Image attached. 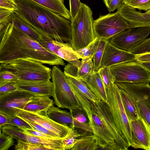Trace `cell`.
Here are the masks:
<instances>
[{
    "label": "cell",
    "instance_id": "6da1fadb",
    "mask_svg": "<svg viewBox=\"0 0 150 150\" xmlns=\"http://www.w3.org/2000/svg\"><path fill=\"white\" fill-rule=\"evenodd\" d=\"M19 59L50 65H65L63 59L48 51L10 22L0 30V63Z\"/></svg>",
    "mask_w": 150,
    "mask_h": 150
},
{
    "label": "cell",
    "instance_id": "d6a6232c",
    "mask_svg": "<svg viewBox=\"0 0 150 150\" xmlns=\"http://www.w3.org/2000/svg\"><path fill=\"white\" fill-rule=\"evenodd\" d=\"M108 41L105 39H99L97 49L93 59L94 69L96 71H98L100 68L102 59Z\"/></svg>",
    "mask_w": 150,
    "mask_h": 150
},
{
    "label": "cell",
    "instance_id": "f5cc1de1",
    "mask_svg": "<svg viewBox=\"0 0 150 150\" xmlns=\"http://www.w3.org/2000/svg\"><path fill=\"white\" fill-rule=\"evenodd\" d=\"M130 0H124V3L127 4Z\"/></svg>",
    "mask_w": 150,
    "mask_h": 150
},
{
    "label": "cell",
    "instance_id": "816d5d0a",
    "mask_svg": "<svg viewBox=\"0 0 150 150\" xmlns=\"http://www.w3.org/2000/svg\"><path fill=\"white\" fill-rule=\"evenodd\" d=\"M105 5L107 7L111 0H103Z\"/></svg>",
    "mask_w": 150,
    "mask_h": 150
},
{
    "label": "cell",
    "instance_id": "4fadbf2b",
    "mask_svg": "<svg viewBox=\"0 0 150 150\" xmlns=\"http://www.w3.org/2000/svg\"><path fill=\"white\" fill-rule=\"evenodd\" d=\"M67 81L77 99L81 108L88 117L92 112V103L100 100L90 90L82 80L65 74Z\"/></svg>",
    "mask_w": 150,
    "mask_h": 150
},
{
    "label": "cell",
    "instance_id": "7c38bea8",
    "mask_svg": "<svg viewBox=\"0 0 150 150\" xmlns=\"http://www.w3.org/2000/svg\"><path fill=\"white\" fill-rule=\"evenodd\" d=\"M47 110L38 112L21 110L16 115L21 118L37 123L47 129L64 137L70 129L66 124L58 123L52 119L47 115Z\"/></svg>",
    "mask_w": 150,
    "mask_h": 150
},
{
    "label": "cell",
    "instance_id": "d4e9b609",
    "mask_svg": "<svg viewBox=\"0 0 150 150\" xmlns=\"http://www.w3.org/2000/svg\"><path fill=\"white\" fill-rule=\"evenodd\" d=\"M68 19L71 18L69 11L66 8L63 0H30Z\"/></svg>",
    "mask_w": 150,
    "mask_h": 150
},
{
    "label": "cell",
    "instance_id": "ac0fdd59",
    "mask_svg": "<svg viewBox=\"0 0 150 150\" xmlns=\"http://www.w3.org/2000/svg\"><path fill=\"white\" fill-rule=\"evenodd\" d=\"M117 11L132 28L150 27V13L138 11L124 3L117 8Z\"/></svg>",
    "mask_w": 150,
    "mask_h": 150
},
{
    "label": "cell",
    "instance_id": "e0dca14e",
    "mask_svg": "<svg viewBox=\"0 0 150 150\" xmlns=\"http://www.w3.org/2000/svg\"><path fill=\"white\" fill-rule=\"evenodd\" d=\"M136 61V54L118 49L108 41L102 59L100 68Z\"/></svg>",
    "mask_w": 150,
    "mask_h": 150
},
{
    "label": "cell",
    "instance_id": "30bf717a",
    "mask_svg": "<svg viewBox=\"0 0 150 150\" xmlns=\"http://www.w3.org/2000/svg\"><path fill=\"white\" fill-rule=\"evenodd\" d=\"M37 95L29 92L16 90L0 93V112L9 117L16 116Z\"/></svg>",
    "mask_w": 150,
    "mask_h": 150
},
{
    "label": "cell",
    "instance_id": "836d02e7",
    "mask_svg": "<svg viewBox=\"0 0 150 150\" xmlns=\"http://www.w3.org/2000/svg\"><path fill=\"white\" fill-rule=\"evenodd\" d=\"M98 71L103 81L105 89L110 87L115 83V78L111 73L110 67L101 68Z\"/></svg>",
    "mask_w": 150,
    "mask_h": 150
},
{
    "label": "cell",
    "instance_id": "bcb514c9",
    "mask_svg": "<svg viewBox=\"0 0 150 150\" xmlns=\"http://www.w3.org/2000/svg\"><path fill=\"white\" fill-rule=\"evenodd\" d=\"M13 11L0 7V22L10 21Z\"/></svg>",
    "mask_w": 150,
    "mask_h": 150
},
{
    "label": "cell",
    "instance_id": "603a6c76",
    "mask_svg": "<svg viewBox=\"0 0 150 150\" xmlns=\"http://www.w3.org/2000/svg\"><path fill=\"white\" fill-rule=\"evenodd\" d=\"M54 102L50 97L46 95L37 94L25 106L23 110L35 112L47 110Z\"/></svg>",
    "mask_w": 150,
    "mask_h": 150
},
{
    "label": "cell",
    "instance_id": "cb8c5ba5",
    "mask_svg": "<svg viewBox=\"0 0 150 150\" xmlns=\"http://www.w3.org/2000/svg\"><path fill=\"white\" fill-rule=\"evenodd\" d=\"M81 134L71 150H97V138L93 133L85 131Z\"/></svg>",
    "mask_w": 150,
    "mask_h": 150
},
{
    "label": "cell",
    "instance_id": "2e32d148",
    "mask_svg": "<svg viewBox=\"0 0 150 150\" xmlns=\"http://www.w3.org/2000/svg\"><path fill=\"white\" fill-rule=\"evenodd\" d=\"M43 48L68 62L82 59L73 48L70 43H62L43 36L38 42Z\"/></svg>",
    "mask_w": 150,
    "mask_h": 150
},
{
    "label": "cell",
    "instance_id": "f6af8a7d",
    "mask_svg": "<svg viewBox=\"0 0 150 150\" xmlns=\"http://www.w3.org/2000/svg\"><path fill=\"white\" fill-rule=\"evenodd\" d=\"M15 82L0 83V93L14 91L17 89Z\"/></svg>",
    "mask_w": 150,
    "mask_h": 150
},
{
    "label": "cell",
    "instance_id": "7bdbcfd3",
    "mask_svg": "<svg viewBox=\"0 0 150 150\" xmlns=\"http://www.w3.org/2000/svg\"><path fill=\"white\" fill-rule=\"evenodd\" d=\"M71 20L75 16L79 10L82 3L79 0H69Z\"/></svg>",
    "mask_w": 150,
    "mask_h": 150
},
{
    "label": "cell",
    "instance_id": "f35d334b",
    "mask_svg": "<svg viewBox=\"0 0 150 150\" xmlns=\"http://www.w3.org/2000/svg\"><path fill=\"white\" fill-rule=\"evenodd\" d=\"M14 138L4 133L0 134V150H7L14 144Z\"/></svg>",
    "mask_w": 150,
    "mask_h": 150
},
{
    "label": "cell",
    "instance_id": "681fc988",
    "mask_svg": "<svg viewBox=\"0 0 150 150\" xmlns=\"http://www.w3.org/2000/svg\"><path fill=\"white\" fill-rule=\"evenodd\" d=\"M9 117L4 113L0 112V128L8 124Z\"/></svg>",
    "mask_w": 150,
    "mask_h": 150
},
{
    "label": "cell",
    "instance_id": "52a82bcc",
    "mask_svg": "<svg viewBox=\"0 0 150 150\" xmlns=\"http://www.w3.org/2000/svg\"><path fill=\"white\" fill-rule=\"evenodd\" d=\"M134 103L139 115L150 125V85L149 83L116 82Z\"/></svg>",
    "mask_w": 150,
    "mask_h": 150
},
{
    "label": "cell",
    "instance_id": "8d00e7d4",
    "mask_svg": "<svg viewBox=\"0 0 150 150\" xmlns=\"http://www.w3.org/2000/svg\"><path fill=\"white\" fill-rule=\"evenodd\" d=\"M127 5L140 10L147 11L150 9V0H130Z\"/></svg>",
    "mask_w": 150,
    "mask_h": 150
},
{
    "label": "cell",
    "instance_id": "4316f807",
    "mask_svg": "<svg viewBox=\"0 0 150 150\" xmlns=\"http://www.w3.org/2000/svg\"><path fill=\"white\" fill-rule=\"evenodd\" d=\"M10 22L15 26L22 31L33 40L38 42L42 39L43 36L24 21L13 12Z\"/></svg>",
    "mask_w": 150,
    "mask_h": 150
},
{
    "label": "cell",
    "instance_id": "484cf974",
    "mask_svg": "<svg viewBox=\"0 0 150 150\" xmlns=\"http://www.w3.org/2000/svg\"><path fill=\"white\" fill-rule=\"evenodd\" d=\"M27 134V142L41 144L50 150H63L62 142L63 138L41 137Z\"/></svg>",
    "mask_w": 150,
    "mask_h": 150
},
{
    "label": "cell",
    "instance_id": "44dd1931",
    "mask_svg": "<svg viewBox=\"0 0 150 150\" xmlns=\"http://www.w3.org/2000/svg\"><path fill=\"white\" fill-rule=\"evenodd\" d=\"M88 117L93 134L99 140L109 144L117 143L112 135L92 108V113Z\"/></svg>",
    "mask_w": 150,
    "mask_h": 150
},
{
    "label": "cell",
    "instance_id": "7402d4cb",
    "mask_svg": "<svg viewBox=\"0 0 150 150\" xmlns=\"http://www.w3.org/2000/svg\"><path fill=\"white\" fill-rule=\"evenodd\" d=\"M91 91L100 100L107 103L105 88L98 71L93 70L83 79Z\"/></svg>",
    "mask_w": 150,
    "mask_h": 150
},
{
    "label": "cell",
    "instance_id": "9c48e42d",
    "mask_svg": "<svg viewBox=\"0 0 150 150\" xmlns=\"http://www.w3.org/2000/svg\"><path fill=\"white\" fill-rule=\"evenodd\" d=\"M131 28H132L117 11L101 16L93 23L96 37L108 41L115 35Z\"/></svg>",
    "mask_w": 150,
    "mask_h": 150
},
{
    "label": "cell",
    "instance_id": "60d3db41",
    "mask_svg": "<svg viewBox=\"0 0 150 150\" xmlns=\"http://www.w3.org/2000/svg\"><path fill=\"white\" fill-rule=\"evenodd\" d=\"M70 112L73 116L79 122L83 123L89 122L87 114L81 108L70 110Z\"/></svg>",
    "mask_w": 150,
    "mask_h": 150
},
{
    "label": "cell",
    "instance_id": "74e56055",
    "mask_svg": "<svg viewBox=\"0 0 150 150\" xmlns=\"http://www.w3.org/2000/svg\"><path fill=\"white\" fill-rule=\"evenodd\" d=\"M23 119L26 121L31 127L32 128L35 130L50 135L54 138H60L56 133L49 130L37 123L26 120Z\"/></svg>",
    "mask_w": 150,
    "mask_h": 150
},
{
    "label": "cell",
    "instance_id": "ab89813d",
    "mask_svg": "<svg viewBox=\"0 0 150 150\" xmlns=\"http://www.w3.org/2000/svg\"><path fill=\"white\" fill-rule=\"evenodd\" d=\"M19 80L18 77L13 73L5 70H0V83L16 82Z\"/></svg>",
    "mask_w": 150,
    "mask_h": 150
},
{
    "label": "cell",
    "instance_id": "1f68e13d",
    "mask_svg": "<svg viewBox=\"0 0 150 150\" xmlns=\"http://www.w3.org/2000/svg\"><path fill=\"white\" fill-rule=\"evenodd\" d=\"M99 38L96 37L95 39L85 47L76 51L82 59L89 58L93 59L97 49Z\"/></svg>",
    "mask_w": 150,
    "mask_h": 150
},
{
    "label": "cell",
    "instance_id": "277c9868",
    "mask_svg": "<svg viewBox=\"0 0 150 150\" xmlns=\"http://www.w3.org/2000/svg\"><path fill=\"white\" fill-rule=\"evenodd\" d=\"M0 70L13 73L20 80L40 81L51 78V69L39 61L30 59H19L0 64Z\"/></svg>",
    "mask_w": 150,
    "mask_h": 150
},
{
    "label": "cell",
    "instance_id": "5b68a950",
    "mask_svg": "<svg viewBox=\"0 0 150 150\" xmlns=\"http://www.w3.org/2000/svg\"><path fill=\"white\" fill-rule=\"evenodd\" d=\"M105 89L106 103L119 133L130 147L132 143V130L122 101L120 88L115 83L110 87Z\"/></svg>",
    "mask_w": 150,
    "mask_h": 150
},
{
    "label": "cell",
    "instance_id": "83f0119b",
    "mask_svg": "<svg viewBox=\"0 0 150 150\" xmlns=\"http://www.w3.org/2000/svg\"><path fill=\"white\" fill-rule=\"evenodd\" d=\"M122 103L128 120H135L139 117L137 110L133 100L123 90L120 88Z\"/></svg>",
    "mask_w": 150,
    "mask_h": 150
},
{
    "label": "cell",
    "instance_id": "ba28073f",
    "mask_svg": "<svg viewBox=\"0 0 150 150\" xmlns=\"http://www.w3.org/2000/svg\"><path fill=\"white\" fill-rule=\"evenodd\" d=\"M115 83L150 82V73L137 61L123 63L110 67Z\"/></svg>",
    "mask_w": 150,
    "mask_h": 150
},
{
    "label": "cell",
    "instance_id": "f1b7e54d",
    "mask_svg": "<svg viewBox=\"0 0 150 150\" xmlns=\"http://www.w3.org/2000/svg\"><path fill=\"white\" fill-rule=\"evenodd\" d=\"M91 59L86 58L82 59L78 65L76 78L83 79L94 70L93 62Z\"/></svg>",
    "mask_w": 150,
    "mask_h": 150
},
{
    "label": "cell",
    "instance_id": "3957f363",
    "mask_svg": "<svg viewBox=\"0 0 150 150\" xmlns=\"http://www.w3.org/2000/svg\"><path fill=\"white\" fill-rule=\"evenodd\" d=\"M92 14L91 8L82 3L78 12L71 20V44L75 51L86 47L96 38L93 28Z\"/></svg>",
    "mask_w": 150,
    "mask_h": 150
},
{
    "label": "cell",
    "instance_id": "5bb4252c",
    "mask_svg": "<svg viewBox=\"0 0 150 150\" xmlns=\"http://www.w3.org/2000/svg\"><path fill=\"white\" fill-rule=\"evenodd\" d=\"M91 107L98 115L117 144L124 150H127L129 146L124 137L119 133L106 103L100 100L92 103Z\"/></svg>",
    "mask_w": 150,
    "mask_h": 150
},
{
    "label": "cell",
    "instance_id": "9a60e30c",
    "mask_svg": "<svg viewBox=\"0 0 150 150\" xmlns=\"http://www.w3.org/2000/svg\"><path fill=\"white\" fill-rule=\"evenodd\" d=\"M132 134L131 146L135 149L150 150V125L139 115L135 120H129Z\"/></svg>",
    "mask_w": 150,
    "mask_h": 150
},
{
    "label": "cell",
    "instance_id": "7dc6e473",
    "mask_svg": "<svg viewBox=\"0 0 150 150\" xmlns=\"http://www.w3.org/2000/svg\"><path fill=\"white\" fill-rule=\"evenodd\" d=\"M124 0H111L107 7L110 12L113 11L124 3Z\"/></svg>",
    "mask_w": 150,
    "mask_h": 150
},
{
    "label": "cell",
    "instance_id": "7a4b0ae2",
    "mask_svg": "<svg viewBox=\"0 0 150 150\" xmlns=\"http://www.w3.org/2000/svg\"><path fill=\"white\" fill-rule=\"evenodd\" d=\"M14 12L42 36L62 43H71V22L64 17L30 0H15Z\"/></svg>",
    "mask_w": 150,
    "mask_h": 150
},
{
    "label": "cell",
    "instance_id": "c3c4849f",
    "mask_svg": "<svg viewBox=\"0 0 150 150\" xmlns=\"http://www.w3.org/2000/svg\"><path fill=\"white\" fill-rule=\"evenodd\" d=\"M137 61L141 63L150 62V53L140 54H136Z\"/></svg>",
    "mask_w": 150,
    "mask_h": 150
},
{
    "label": "cell",
    "instance_id": "ee69618b",
    "mask_svg": "<svg viewBox=\"0 0 150 150\" xmlns=\"http://www.w3.org/2000/svg\"><path fill=\"white\" fill-rule=\"evenodd\" d=\"M0 7L10 10L13 12L18 9L15 0H0Z\"/></svg>",
    "mask_w": 150,
    "mask_h": 150
},
{
    "label": "cell",
    "instance_id": "f907efd6",
    "mask_svg": "<svg viewBox=\"0 0 150 150\" xmlns=\"http://www.w3.org/2000/svg\"><path fill=\"white\" fill-rule=\"evenodd\" d=\"M140 63L150 73V62H144Z\"/></svg>",
    "mask_w": 150,
    "mask_h": 150
},
{
    "label": "cell",
    "instance_id": "e575fe53",
    "mask_svg": "<svg viewBox=\"0 0 150 150\" xmlns=\"http://www.w3.org/2000/svg\"><path fill=\"white\" fill-rule=\"evenodd\" d=\"M15 150H48V148L41 144H36L22 140L17 141L15 145Z\"/></svg>",
    "mask_w": 150,
    "mask_h": 150
},
{
    "label": "cell",
    "instance_id": "8992f818",
    "mask_svg": "<svg viewBox=\"0 0 150 150\" xmlns=\"http://www.w3.org/2000/svg\"><path fill=\"white\" fill-rule=\"evenodd\" d=\"M51 76L53 84L52 96L55 104L59 108L69 110L81 108L64 72L54 66L52 69Z\"/></svg>",
    "mask_w": 150,
    "mask_h": 150
},
{
    "label": "cell",
    "instance_id": "4dcf8cb0",
    "mask_svg": "<svg viewBox=\"0 0 150 150\" xmlns=\"http://www.w3.org/2000/svg\"><path fill=\"white\" fill-rule=\"evenodd\" d=\"M2 132L5 134L10 136L16 139L17 141L22 140L27 142V134L22 131L18 127L6 124L3 126L1 128Z\"/></svg>",
    "mask_w": 150,
    "mask_h": 150
},
{
    "label": "cell",
    "instance_id": "8fae6325",
    "mask_svg": "<svg viewBox=\"0 0 150 150\" xmlns=\"http://www.w3.org/2000/svg\"><path fill=\"white\" fill-rule=\"evenodd\" d=\"M150 34V27L131 28L125 30L109 40L113 46L120 50L129 52Z\"/></svg>",
    "mask_w": 150,
    "mask_h": 150
},
{
    "label": "cell",
    "instance_id": "b9f144b4",
    "mask_svg": "<svg viewBox=\"0 0 150 150\" xmlns=\"http://www.w3.org/2000/svg\"><path fill=\"white\" fill-rule=\"evenodd\" d=\"M8 124L18 127H24L32 128L31 127L26 121L17 116L9 117Z\"/></svg>",
    "mask_w": 150,
    "mask_h": 150
},
{
    "label": "cell",
    "instance_id": "ffe728a7",
    "mask_svg": "<svg viewBox=\"0 0 150 150\" xmlns=\"http://www.w3.org/2000/svg\"><path fill=\"white\" fill-rule=\"evenodd\" d=\"M16 90L25 91L36 94L52 95L53 84L50 80L40 81L18 80L15 83Z\"/></svg>",
    "mask_w": 150,
    "mask_h": 150
},
{
    "label": "cell",
    "instance_id": "d6986e66",
    "mask_svg": "<svg viewBox=\"0 0 150 150\" xmlns=\"http://www.w3.org/2000/svg\"><path fill=\"white\" fill-rule=\"evenodd\" d=\"M48 116L54 121L62 124L73 125L76 128L93 133V130L89 122L83 123L76 119L70 112L60 109L53 105L47 110Z\"/></svg>",
    "mask_w": 150,
    "mask_h": 150
},
{
    "label": "cell",
    "instance_id": "d590c367",
    "mask_svg": "<svg viewBox=\"0 0 150 150\" xmlns=\"http://www.w3.org/2000/svg\"><path fill=\"white\" fill-rule=\"evenodd\" d=\"M130 52L135 54L150 53V38L146 39L139 45L132 49Z\"/></svg>",
    "mask_w": 150,
    "mask_h": 150
},
{
    "label": "cell",
    "instance_id": "db71d44e",
    "mask_svg": "<svg viewBox=\"0 0 150 150\" xmlns=\"http://www.w3.org/2000/svg\"><path fill=\"white\" fill-rule=\"evenodd\" d=\"M146 13H150V9L148 10L146 12Z\"/></svg>",
    "mask_w": 150,
    "mask_h": 150
},
{
    "label": "cell",
    "instance_id": "f546056e",
    "mask_svg": "<svg viewBox=\"0 0 150 150\" xmlns=\"http://www.w3.org/2000/svg\"><path fill=\"white\" fill-rule=\"evenodd\" d=\"M70 127L69 132L62 139L63 150H71L75 145L77 139L81 135L73 125H71Z\"/></svg>",
    "mask_w": 150,
    "mask_h": 150
}]
</instances>
